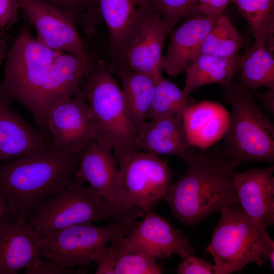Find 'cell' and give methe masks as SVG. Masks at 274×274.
I'll return each instance as SVG.
<instances>
[{"label": "cell", "mask_w": 274, "mask_h": 274, "mask_svg": "<svg viewBox=\"0 0 274 274\" xmlns=\"http://www.w3.org/2000/svg\"><path fill=\"white\" fill-rule=\"evenodd\" d=\"M182 119L190 144L203 152L224 136L229 115L222 105L206 101L190 105Z\"/></svg>", "instance_id": "44dd1931"}, {"label": "cell", "mask_w": 274, "mask_h": 274, "mask_svg": "<svg viewBox=\"0 0 274 274\" xmlns=\"http://www.w3.org/2000/svg\"><path fill=\"white\" fill-rule=\"evenodd\" d=\"M81 155L54 147L0 164V192L16 219L27 220L32 210L66 186Z\"/></svg>", "instance_id": "7a4b0ae2"}, {"label": "cell", "mask_w": 274, "mask_h": 274, "mask_svg": "<svg viewBox=\"0 0 274 274\" xmlns=\"http://www.w3.org/2000/svg\"><path fill=\"white\" fill-rule=\"evenodd\" d=\"M9 49L5 32L0 31V64L4 59H6Z\"/></svg>", "instance_id": "8d00e7d4"}, {"label": "cell", "mask_w": 274, "mask_h": 274, "mask_svg": "<svg viewBox=\"0 0 274 274\" xmlns=\"http://www.w3.org/2000/svg\"><path fill=\"white\" fill-rule=\"evenodd\" d=\"M138 221L106 226L88 223L60 230L40 238L42 255L67 268L88 266L92 263L91 255L99 247L127 235Z\"/></svg>", "instance_id": "9c48e42d"}, {"label": "cell", "mask_w": 274, "mask_h": 274, "mask_svg": "<svg viewBox=\"0 0 274 274\" xmlns=\"http://www.w3.org/2000/svg\"><path fill=\"white\" fill-rule=\"evenodd\" d=\"M178 274H213L214 265L205 259L191 255L182 259L176 269Z\"/></svg>", "instance_id": "1f68e13d"}, {"label": "cell", "mask_w": 274, "mask_h": 274, "mask_svg": "<svg viewBox=\"0 0 274 274\" xmlns=\"http://www.w3.org/2000/svg\"><path fill=\"white\" fill-rule=\"evenodd\" d=\"M61 53L46 47L22 28L6 57L0 99L9 104L17 100L32 115L40 91Z\"/></svg>", "instance_id": "52a82bcc"}, {"label": "cell", "mask_w": 274, "mask_h": 274, "mask_svg": "<svg viewBox=\"0 0 274 274\" xmlns=\"http://www.w3.org/2000/svg\"><path fill=\"white\" fill-rule=\"evenodd\" d=\"M75 268H67L56 262L39 258L25 268L26 274H72L82 272Z\"/></svg>", "instance_id": "4dcf8cb0"}, {"label": "cell", "mask_w": 274, "mask_h": 274, "mask_svg": "<svg viewBox=\"0 0 274 274\" xmlns=\"http://www.w3.org/2000/svg\"><path fill=\"white\" fill-rule=\"evenodd\" d=\"M206 251L214 261V274H231L247 265H262L274 251L267 229L252 220L238 204L220 211Z\"/></svg>", "instance_id": "8992f818"}, {"label": "cell", "mask_w": 274, "mask_h": 274, "mask_svg": "<svg viewBox=\"0 0 274 274\" xmlns=\"http://www.w3.org/2000/svg\"><path fill=\"white\" fill-rule=\"evenodd\" d=\"M15 219L10 212L5 197L0 192V224Z\"/></svg>", "instance_id": "d590c367"}, {"label": "cell", "mask_w": 274, "mask_h": 274, "mask_svg": "<svg viewBox=\"0 0 274 274\" xmlns=\"http://www.w3.org/2000/svg\"><path fill=\"white\" fill-rule=\"evenodd\" d=\"M18 0H0V31L5 32L17 21Z\"/></svg>", "instance_id": "d6a6232c"}, {"label": "cell", "mask_w": 274, "mask_h": 274, "mask_svg": "<svg viewBox=\"0 0 274 274\" xmlns=\"http://www.w3.org/2000/svg\"><path fill=\"white\" fill-rule=\"evenodd\" d=\"M81 88L88 103L96 139L108 145L117 162L139 151L122 88L104 63H93Z\"/></svg>", "instance_id": "277c9868"}, {"label": "cell", "mask_w": 274, "mask_h": 274, "mask_svg": "<svg viewBox=\"0 0 274 274\" xmlns=\"http://www.w3.org/2000/svg\"><path fill=\"white\" fill-rule=\"evenodd\" d=\"M274 166L234 173L233 181L238 204L260 226L274 224Z\"/></svg>", "instance_id": "5bb4252c"}, {"label": "cell", "mask_w": 274, "mask_h": 274, "mask_svg": "<svg viewBox=\"0 0 274 274\" xmlns=\"http://www.w3.org/2000/svg\"><path fill=\"white\" fill-rule=\"evenodd\" d=\"M166 27V35L183 18L200 13L197 0H154Z\"/></svg>", "instance_id": "f546056e"}, {"label": "cell", "mask_w": 274, "mask_h": 274, "mask_svg": "<svg viewBox=\"0 0 274 274\" xmlns=\"http://www.w3.org/2000/svg\"><path fill=\"white\" fill-rule=\"evenodd\" d=\"M136 143L139 151L176 156L187 164L199 153L190 144L181 117L146 121L137 132Z\"/></svg>", "instance_id": "2e32d148"}, {"label": "cell", "mask_w": 274, "mask_h": 274, "mask_svg": "<svg viewBox=\"0 0 274 274\" xmlns=\"http://www.w3.org/2000/svg\"><path fill=\"white\" fill-rule=\"evenodd\" d=\"M42 257L40 238L27 220L0 224V274H16Z\"/></svg>", "instance_id": "ac0fdd59"}, {"label": "cell", "mask_w": 274, "mask_h": 274, "mask_svg": "<svg viewBox=\"0 0 274 274\" xmlns=\"http://www.w3.org/2000/svg\"><path fill=\"white\" fill-rule=\"evenodd\" d=\"M251 92L254 99H257L269 113L274 114V90L267 89L262 93Z\"/></svg>", "instance_id": "e575fe53"}, {"label": "cell", "mask_w": 274, "mask_h": 274, "mask_svg": "<svg viewBox=\"0 0 274 274\" xmlns=\"http://www.w3.org/2000/svg\"><path fill=\"white\" fill-rule=\"evenodd\" d=\"M238 71L241 83L249 90H274V58L268 50L254 45L239 58Z\"/></svg>", "instance_id": "484cf974"}, {"label": "cell", "mask_w": 274, "mask_h": 274, "mask_svg": "<svg viewBox=\"0 0 274 274\" xmlns=\"http://www.w3.org/2000/svg\"><path fill=\"white\" fill-rule=\"evenodd\" d=\"M119 184L115 205L144 214L163 198L173 178L167 160L150 152L138 151L118 161Z\"/></svg>", "instance_id": "ba28073f"}, {"label": "cell", "mask_w": 274, "mask_h": 274, "mask_svg": "<svg viewBox=\"0 0 274 274\" xmlns=\"http://www.w3.org/2000/svg\"><path fill=\"white\" fill-rule=\"evenodd\" d=\"M240 165L224 149L199 152L163 197L173 215L181 223L194 225L238 204L233 175Z\"/></svg>", "instance_id": "6da1fadb"}, {"label": "cell", "mask_w": 274, "mask_h": 274, "mask_svg": "<svg viewBox=\"0 0 274 274\" xmlns=\"http://www.w3.org/2000/svg\"><path fill=\"white\" fill-rule=\"evenodd\" d=\"M240 57L223 58L202 55L186 70L184 92L188 95L198 88L210 84H225L232 81L238 71Z\"/></svg>", "instance_id": "cb8c5ba5"}, {"label": "cell", "mask_w": 274, "mask_h": 274, "mask_svg": "<svg viewBox=\"0 0 274 274\" xmlns=\"http://www.w3.org/2000/svg\"><path fill=\"white\" fill-rule=\"evenodd\" d=\"M118 74L122 80L121 88L129 118L137 133L147 118L156 82L161 76L135 72L127 64L119 68Z\"/></svg>", "instance_id": "603a6c76"}, {"label": "cell", "mask_w": 274, "mask_h": 274, "mask_svg": "<svg viewBox=\"0 0 274 274\" xmlns=\"http://www.w3.org/2000/svg\"><path fill=\"white\" fill-rule=\"evenodd\" d=\"M193 99L174 83L162 76L156 82L147 118L159 119L182 117Z\"/></svg>", "instance_id": "83f0119b"}, {"label": "cell", "mask_w": 274, "mask_h": 274, "mask_svg": "<svg viewBox=\"0 0 274 274\" xmlns=\"http://www.w3.org/2000/svg\"><path fill=\"white\" fill-rule=\"evenodd\" d=\"M96 274H160L156 260L143 251L125 245L122 237L99 247L91 256Z\"/></svg>", "instance_id": "7402d4cb"}, {"label": "cell", "mask_w": 274, "mask_h": 274, "mask_svg": "<svg viewBox=\"0 0 274 274\" xmlns=\"http://www.w3.org/2000/svg\"><path fill=\"white\" fill-rule=\"evenodd\" d=\"M98 14L109 32V68L118 73L125 54L142 24L158 11L154 0H97Z\"/></svg>", "instance_id": "30bf717a"}, {"label": "cell", "mask_w": 274, "mask_h": 274, "mask_svg": "<svg viewBox=\"0 0 274 274\" xmlns=\"http://www.w3.org/2000/svg\"><path fill=\"white\" fill-rule=\"evenodd\" d=\"M246 19L255 40V45L273 53L274 0H230Z\"/></svg>", "instance_id": "d4e9b609"}, {"label": "cell", "mask_w": 274, "mask_h": 274, "mask_svg": "<svg viewBox=\"0 0 274 274\" xmlns=\"http://www.w3.org/2000/svg\"><path fill=\"white\" fill-rule=\"evenodd\" d=\"M242 43V37L236 27L222 13L206 36L193 61L202 55L223 58L235 57Z\"/></svg>", "instance_id": "4316f807"}, {"label": "cell", "mask_w": 274, "mask_h": 274, "mask_svg": "<svg viewBox=\"0 0 274 274\" xmlns=\"http://www.w3.org/2000/svg\"><path fill=\"white\" fill-rule=\"evenodd\" d=\"M71 18L75 23L81 22L85 31L91 33L98 14L96 0H45ZM97 20V19H96Z\"/></svg>", "instance_id": "f1b7e54d"}, {"label": "cell", "mask_w": 274, "mask_h": 274, "mask_svg": "<svg viewBox=\"0 0 274 274\" xmlns=\"http://www.w3.org/2000/svg\"><path fill=\"white\" fill-rule=\"evenodd\" d=\"M221 14L189 17L172 32L167 53L164 58V70L168 75L175 76L187 69Z\"/></svg>", "instance_id": "ffe728a7"}, {"label": "cell", "mask_w": 274, "mask_h": 274, "mask_svg": "<svg viewBox=\"0 0 274 274\" xmlns=\"http://www.w3.org/2000/svg\"><path fill=\"white\" fill-rule=\"evenodd\" d=\"M230 0H197L200 13L207 16L217 15L225 9Z\"/></svg>", "instance_id": "836d02e7"}, {"label": "cell", "mask_w": 274, "mask_h": 274, "mask_svg": "<svg viewBox=\"0 0 274 274\" xmlns=\"http://www.w3.org/2000/svg\"><path fill=\"white\" fill-rule=\"evenodd\" d=\"M166 36V25L157 11L142 24L126 50L125 60L129 68L135 72L162 76V51Z\"/></svg>", "instance_id": "d6986e66"}, {"label": "cell", "mask_w": 274, "mask_h": 274, "mask_svg": "<svg viewBox=\"0 0 274 274\" xmlns=\"http://www.w3.org/2000/svg\"><path fill=\"white\" fill-rule=\"evenodd\" d=\"M47 121L53 146L58 150L81 155L96 139L89 108L81 87L75 95L55 102L49 110Z\"/></svg>", "instance_id": "8fae6325"}, {"label": "cell", "mask_w": 274, "mask_h": 274, "mask_svg": "<svg viewBox=\"0 0 274 274\" xmlns=\"http://www.w3.org/2000/svg\"><path fill=\"white\" fill-rule=\"evenodd\" d=\"M143 215L106 201L90 185L74 177L62 189L37 204L27 222L40 238L76 225L98 221L131 222Z\"/></svg>", "instance_id": "3957f363"}, {"label": "cell", "mask_w": 274, "mask_h": 274, "mask_svg": "<svg viewBox=\"0 0 274 274\" xmlns=\"http://www.w3.org/2000/svg\"><path fill=\"white\" fill-rule=\"evenodd\" d=\"M111 147L95 139L81 154L74 177L86 182L107 202L115 204L119 169Z\"/></svg>", "instance_id": "e0dca14e"}, {"label": "cell", "mask_w": 274, "mask_h": 274, "mask_svg": "<svg viewBox=\"0 0 274 274\" xmlns=\"http://www.w3.org/2000/svg\"><path fill=\"white\" fill-rule=\"evenodd\" d=\"M232 108L223 136L224 149L240 164L274 161V123L237 80L219 84Z\"/></svg>", "instance_id": "5b68a950"}, {"label": "cell", "mask_w": 274, "mask_h": 274, "mask_svg": "<svg viewBox=\"0 0 274 274\" xmlns=\"http://www.w3.org/2000/svg\"><path fill=\"white\" fill-rule=\"evenodd\" d=\"M122 240L125 245L143 251L156 260L174 254L183 259L195 253L194 248L183 232L152 210L145 213Z\"/></svg>", "instance_id": "4fadbf2b"}, {"label": "cell", "mask_w": 274, "mask_h": 274, "mask_svg": "<svg viewBox=\"0 0 274 274\" xmlns=\"http://www.w3.org/2000/svg\"><path fill=\"white\" fill-rule=\"evenodd\" d=\"M20 9L35 28L37 39L53 50L93 60L73 20L45 0H18Z\"/></svg>", "instance_id": "7c38bea8"}, {"label": "cell", "mask_w": 274, "mask_h": 274, "mask_svg": "<svg viewBox=\"0 0 274 274\" xmlns=\"http://www.w3.org/2000/svg\"><path fill=\"white\" fill-rule=\"evenodd\" d=\"M51 138L0 99V164L53 148Z\"/></svg>", "instance_id": "9a60e30c"}]
</instances>
